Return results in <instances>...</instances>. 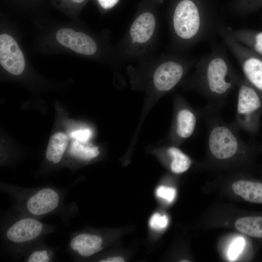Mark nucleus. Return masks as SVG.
I'll list each match as a JSON object with an SVG mask.
<instances>
[{
  "label": "nucleus",
  "mask_w": 262,
  "mask_h": 262,
  "mask_svg": "<svg viewBox=\"0 0 262 262\" xmlns=\"http://www.w3.org/2000/svg\"><path fill=\"white\" fill-rule=\"evenodd\" d=\"M158 21L152 12L139 14L131 23L120 42L118 54L127 60H136L149 54L156 45Z\"/></svg>",
  "instance_id": "nucleus-1"
},
{
  "label": "nucleus",
  "mask_w": 262,
  "mask_h": 262,
  "mask_svg": "<svg viewBox=\"0 0 262 262\" xmlns=\"http://www.w3.org/2000/svg\"><path fill=\"white\" fill-rule=\"evenodd\" d=\"M262 114V98L252 87L243 84L238 94L235 119L233 122L239 130L255 134L260 128Z\"/></svg>",
  "instance_id": "nucleus-2"
},
{
  "label": "nucleus",
  "mask_w": 262,
  "mask_h": 262,
  "mask_svg": "<svg viewBox=\"0 0 262 262\" xmlns=\"http://www.w3.org/2000/svg\"><path fill=\"white\" fill-rule=\"evenodd\" d=\"M175 33L183 40H189L197 33L200 27L198 9L191 0H182L176 6L173 16Z\"/></svg>",
  "instance_id": "nucleus-3"
},
{
  "label": "nucleus",
  "mask_w": 262,
  "mask_h": 262,
  "mask_svg": "<svg viewBox=\"0 0 262 262\" xmlns=\"http://www.w3.org/2000/svg\"><path fill=\"white\" fill-rule=\"evenodd\" d=\"M228 72L227 64L220 58L212 60L207 67L206 81L208 91L215 100L213 104H224L220 100L232 86L231 81L228 79Z\"/></svg>",
  "instance_id": "nucleus-4"
},
{
  "label": "nucleus",
  "mask_w": 262,
  "mask_h": 262,
  "mask_svg": "<svg viewBox=\"0 0 262 262\" xmlns=\"http://www.w3.org/2000/svg\"><path fill=\"white\" fill-rule=\"evenodd\" d=\"M0 64L8 72L15 75L21 74L25 66L24 55L17 43L7 34L0 36Z\"/></svg>",
  "instance_id": "nucleus-5"
},
{
  "label": "nucleus",
  "mask_w": 262,
  "mask_h": 262,
  "mask_svg": "<svg viewBox=\"0 0 262 262\" xmlns=\"http://www.w3.org/2000/svg\"><path fill=\"white\" fill-rule=\"evenodd\" d=\"M56 36L61 45L78 53L91 56L97 51L95 41L84 33L69 28H62L57 31Z\"/></svg>",
  "instance_id": "nucleus-6"
},
{
  "label": "nucleus",
  "mask_w": 262,
  "mask_h": 262,
  "mask_svg": "<svg viewBox=\"0 0 262 262\" xmlns=\"http://www.w3.org/2000/svg\"><path fill=\"white\" fill-rule=\"evenodd\" d=\"M183 73L184 68L180 63L171 60L163 62L153 74V86L159 91H168L179 83Z\"/></svg>",
  "instance_id": "nucleus-7"
},
{
  "label": "nucleus",
  "mask_w": 262,
  "mask_h": 262,
  "mask_svg": "<svg viewBox=\"0 0 262 262\" xmlns=\"http://www.w3.org/2000/svg\"><path fill=\"white\" fill-rule=\"evenodd\" d=\"M42 224L32 218H24L12 225L7 230L6 237L10 241L20 243L31 241L41 233Z\"/></svg>",
  "instance_id": "nucleus-8"
},
{
  "label": "nucleus",
  "mask_w": 262,
  "mask_h": 262,
  "mask_svg": "<svg viewBox=\"0 0 262 262\" xmlns=\"http://www.w3.org/2000/svg\"><path fill=\"white\" fill-rule=\"evenodd\" d=\"M58 194L50 188L40 190L31 197L27 203L28 211L32 214L40 215L54 210L59 203Z\"/></svg>",
  "instance_id": "nucleus-9"
},
{
  "label": "nucleus",
  "mask_w": 262,
  "mask_h": 262,
  "mask_svg": "<svg viewBox=\"0 0 262 262\" xmlns=\"http://www.w3.org/2000/svg\"><path fill=\"white\" fill-rule=\"evenodd\" d=\"M197 121L196 114L188 107L180 108L176 117L175 132L180 139H187L194 133Z\"/></svg>",
  "instance_id": "nucleus-10"
},
{
  "label": "nucleus",
  "mask_w": 262,
  "mask_h": 262,
  "mask_svg": "<svg viewBox=\"0 0 262 262\" xmlns=\"http://www.w3.org/2000/svg\"><path fill=\"white\" fill-rule=\"evenodd\" d=\"M102 239L97 235L82 233L74 237L70 247L82 257H89L101 250Z\"/></svg>",
  "instance_id": "nucleus-11"
},
{
  "label": "nucleus",
  "mask_w": 262,
  "mask_h": 262,
  "mask_svg": "<svg viewBox=\"0 0 262 262\" xmlns=\"http://www.w3.org/2000/svg\"><path fill=\"white\" fill-rule=\"evenodd\" d=\"M68 137L64 133L58 132L52 135L49 142L46 158L54 164L58 163L67 147Z\"/></svg>",
  "instance_id": "nucleus-12"
},
{
  "label": "nucleus",
  "mask_w": 262,
  "mask_h": 262,
  "mask_svg": "<svg viewBox=\"0 0 262 262\" xmlns=\"http://www.w3.org/2000/svg\"><path fill=\"white\" fill-rule=\"evenodd\" d=\"M240 232L256 238H262V215L244 217L235 223Z\"/></svg>",
  "instance_id": "nucleus-13"
},
{
  "label": "nucleus",
  "mask_w": 262,
  "mask_h": 262,
  "mask_svg": "<svg viewBox=\"0 0 262 262\" xmlns=\"http://www.w3.org/2000/svg\"><path fill=\"white\" fill-rule=\"evenodd\" d=\"M243 70L249 82L262 92V61L250 58L244 63Z\"/></svg>",
  "instance_id": "nucleus-14"
},
{
  "label": "nucleus",
  "mask_w": 262,
  "mask_h": 262,
  "mask_svg": "<svg viewBox=\"0 0 262 262\" xmlns=\"http://www.w3.org/2000/svg\"><path fill=\"white\" fill-rule=\"evenodd\" d=\"M167 152L171 158L170 168L175 173H180L187 170L192 164L190 158L180 149L175 147H169Z\"/></svg>",
  "instance_id": "nucleus-15"
},
{
  "label": "nucleus",
  "mask_w": 262,
  "mask_h": 262,
  "mask_svg": "<svg viewBox=\"0 0 262 262\" xmlns=\"http://www.w3.org/2000/svg\"><path fill=\"white\" fill-rule=\"evenodd\" d=\"M70 153L83 160H90L97 157L99 153L98 148L88 141L77 140L74 141L70 147Z\"/></svg>",
  "instance_id": "nucleus-16"
},
{
  "label": "nucleus",
  "mask_w": 262,
  "mask_h": 262,
  "mask_svg": "<svg viewBox=\"0 0 262 262\" xmlns=\"http://www.w3.org/2000/svg\"><path fill=\"white\" fill-rule=\"evenodd\" d=\"M246 245L245 239L242 237L235 238L230 245L228 251V256L231 261L235 260L242 252Z\"/></svg>",
  "instance_id": "nucleus-17"
},
{
  "label": "nucleus",
  "mask_w": 262,
  "mask_h": 262,
  "mask_svg": "<svg viewBox=\"0 0 262 262\" xmlns=\"http://www.w3.org/2000/svg\"><path fill=\"white\" fill-rule=\"evenodd\" d=\"M168 223V219L166 215H161L156 213L152 215L149 221V225L151 228L156 230H161L164 229Z\"/></svg>",
  "instance_id": "nucleus-18"
},
{
  "label": "nucleus",
  "mask_w": 262,
  "mask_h": 262,
  "mask_svg": "<svg viewBox=\"0 0 262 262\" xmlns=\"http://www.w3.org/2000/svg\"><path fill=\"white\" fill-rule=\"evenodd\" d=\"M176 190L171 187L161 186L156 191L157 196L160 198L166 200L169 202L173 201L176 196Z\"/></svg>",
  "instance_id": "nucleus-19"
},
{
  "label": "nucleus",
  "mask_w": 262,
  "mask_h": 262,
  "mask_svg": "<svg viewBox=\"0 0 262 262\" xmlns=\"http://www.w3.org/2000/svg\"><path fill=\"white\" fill-rule=\"evenodd\" d=\"M91 136L92 131L89 129L77 130L71 133L72 138L82 141H88Z\"/></svg>",
  "instance_id": "nucleus-20"
},
{
  "label": "nucleus",
  "mask_w": 262,
  "mask_h": 262,
  "mask_svg": "<svg viewBox=\"0 0 262 262\" xmlns=\"http://www.w3.org/2000/svg\"><path fill=\"white\" fill-rule=\"evenodd\" d=\"M49 258L46 250L36 251L29 257L28 262H48Z\"/></svg>",
  "instance_id": "nucleus-21"
},
{
  "label": "nucleus",
  "mask_w": 262,
  "mask_h": 262,
  "mask_svg": "<svg viewBox=\"0 0 262 262\" xmlns=\"http://www.w3.org/2000/svg\"><path fill=\"white\" fill-rule=\"evenodd\" d=\"M100 6L104 9H109L115 6L119 0H97Z\"/></svg>",
  "instance_id": "nucleus-22"
},
{
  "label": "nucleus",
  "mask_w": 262,
  "mask_h": 262,
  "mask_svg": "<svg viewBox=\"0 0 262 262\" xmlns=\"http://www.w3.org/2000/svg\"><path fill=\"white\" fill-rule=\"evenodd\" d=\"M254 48L258 53L262 55V33L257 34L255 38Z\"/></svg>",
  "instance_id": "nucleus-23"
},
{
  "label": "nucleus",
  "mask_w": 262,
  "mask_h": 262,
  "mask_svg": "<svg viewBox=\"0 0 262 262\" xmlns=\"http://www.w3.org/2000/svg\"><path fill=\"white\" fill-rule=\"evenodd\" d=\"M100 262H123L124 259L121 257H109L105 259L102 260Z\"/></svg>",
  "instance_id": "nucleus-24"
},
{
  "label": "nucleus",
  "mask_w": 262,
  "mask_h": 262,
  "mask_svg": "<svg viewBox=\"0 0 262 262\" xmlns=\"http://www.w3.org/2000/svg\"><path fill=\"white\" fill-rule=\"evenodd\" d=\"M74 2H77V3H81L84 1V0H71Z\"/></svg>",
  "instance_id": "nucleus-25"
},
{
  "label": "nucleus",
  "mask_w": 262,
  "mask_h": 262,
  "mask_svg": "<svg viewBox=\"0 0 262 262\" xmlns=\"http://www.w3.org/2000/svg\"><path fill=\"white\" fill-rule=\"evenodd\" d=\"M181 262H189L188 261H181Z\"/></svg>",
  "instance_id": "nucleus-26"
}]
</instances>
